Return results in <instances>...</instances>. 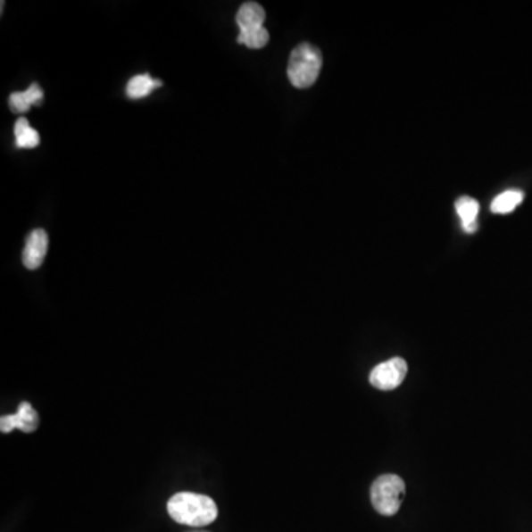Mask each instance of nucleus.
I'll list each match as a JSON object with an SVG mask.
<instances>
[{
	"label": "nucleus",
	"instance_id": "nucleus-1",
	"mask_svg": "<svg viewBox=\"0 0 532 532\" xmlns=\"http://www.w3.org/2000/svg\"><path fill=\"white\" fill-rule=\"evenodd\" d=\"M168 511L175 522L193 528L207 527L218 518L216 503L203 494H175L169 500Z\"/></svg>",
	"mask_w": 532,
	"mask_h": 532
},
{
	"label": "nucleus",
	"instance_id": "nucleus-2",
	"mask_svg": "<svg viewBox=\"0 0 532 532\" xmlns=\"http://www.w3.org/2000/svg\"><path fill=\"white\" fill-rule=\"evenodd\" d=\"M322 55L317 46L311 44L297 45L288 60V80L297 89H306L317 82L321 71Z\"/></svg>",
	"mask_w": 532,
	"mask_h": 532
},
{
	"label": "nucleus",
	"instance_id": "nucleus-3",
	"mask_svg": "<svg viewBox=\"0 0 532 532\" xmlns=\"http://www.w3.org/2000/svg\"><path fill=\"white\" fill-rule=\"evenodd\" d=\"M370 497L378 513L383 516L396 515L405 497V484L396 475H382L373 482Z\"/></svg>",
	"mask_w": 532,
	"mask_h": 532
},
{
	"label": "nucleus",
	"instance_id": "nucleus-4",
	"mask_svg": "<svg viewBox=\"0 0 532 532\" xmlns=\"http://www.w3.org/2000/svg\"><path fill=\"white\" fill-rule=\"evenodd\" d=\"M408 365L403 358H392L374 367L370 373V383L380 391H394L407 376Z\"/></svg>",
	"mask_w": 532,
	"mask_h": 532
},
{
	"label": "nucleus",
	"instance_id": "nucleus-5",
	"mask_svg": "<svg viewBox=\"0 0 532 532\" xmlns=\"http://www.w3.org/2000/svg\"><path fill=\"white\" fill-rule=\"evenodd\" d=\"M39 414L36 412L35 408L31 407L30 403H20L15 414L2 416L0 419V430L2 434H11L13 429H20L26 434H31L39 428Z\"/></svg>",
	"mask_w": 532,
	"mask_h": 532
},
{
	"label": "nucleus",
	"instance_id": "nucleus-6",
	"mask_svg": "<svg viewBox=\"0 0 532 532\" xmlns=\"http://www.w3.org/2000/svg\"><path fill=\"white\" fill-rule=\"evenodd\" d=\"M47 234L44 229H35L27 237L26 247L22 252V263L27 270H37L44 263L47 254Z\"/></svg>",
	"mask_w": 532,
	"mask_h": 532
},
{
	"label": "nucleus",
	"instance_id": "nucleus-7",
	"mask_svg": "<svg viewBox=\"0 0 532 532\" xmlns=\"http://www.w3.org/2000/svg\"><path fill=\"white\" fill-rule=\"evenodd\" d=\"M44 103V89L33 83L24 92H13L9 96V108L13 112H27L33 105H42Z\"/></svg>",
	"mask_w": 532,
	"mask_h": 532
},
{
	"label": "nucleus",
	"instance_id": "nucleus-8",
	"mask_svg": "<svg viewBox=\"0 0 532 532\" xmlns=\"http://www.w3.org/2000/svg\"><path fill=\"white\" fill-rule=\"evenodd\" d=\"M266 13L261 4L256 2H247L241 4L237 13V24L240 27V31L254 30L263 27Z\"/></svg>",
	"mask_w": 532,
	"mask_h": 532
},
{
	"label": "nucleus",
	"instance_id": "nucleus-9",
	"mask_svg": "<svg viewBox=\"0 0 532 532\" xmlns=\"http://www.w3.org/2000/svg\"><path fill=\"white\" fill-rule=\"evenodd\" d=\"M455 211L461 220V227L464 232L473 234L478 229V213H479V203L472 197H460L455 202Z\"/></svg>",
	"mask_w": 532,
	"mask_h": 532
},
{
	"label": "nucleus",
	"instance_id": "nucleus-10",
	"mask_svg": "<svg viewBox=\"0 0 532 532\" xmlns=\"http://www.w3.org/2000/svg\"><path fill=\"white\" fill-rule=\"evenodd\" d=\"M162 85H163L162 80H155V79L151 78L148 73L137 74V76H133L129 82H128L126 95H128L130 99L145 98V96H148L153 90L157 89V87H162Z\"/></svg>",
	"mask_w": 532,
	"mask_h": 532
},
{
	"label": "nucleus",
	"instance_id": "nucleus-11",
	"mask_svg": "<svg viewBox=\"0 0 532 532\" xmlns=\"http://www.w3.org/2000/svg\"><path fill=\"white\" fill-rule=\"evenodd\" d=\"M522 200H524L522 191L509 189V191H504V193L494 198L493 203H491V212L497 213V215H506V213L515 211L516 207L522 203Z\"/></svg>",
	"mask_w": 532,
	"mask_h": 532
},
{
	"label": "nucleus",
	"instance_id": "nucleus-12",
	"mask_svg": "<svg viewBox=\"0 0 532 532\" xmlns=\"http://www.w3.org/2000/svg\"><path fill=\"white\" fill-rule=\"evenodd\" d=\"M13 132H15V144L18 148H36L40 144L39 133L31 128L30 123L24 117L18 119Z\"/></svg>",
	"mask_w": 532,
	"mask_h": 532
},
{
	"label": "nucleus",
	"instance_id": "nucleus-13",
	"mask_svg": "<svg viewBox=\"0 0 532 532\" xmlns=\"http://www.w3.org/2000/svg\"><path fill=\"white\" fill-rule=\"evenodd\" d=\"M237 42L240 45H245L250 49H261L270 42V33H268L265 27L254 29V30L240 31Z\"/></svg>",
	"mask_w": 532,
	"mask_h": 532
},
{
	"label": "nucleus",
	"instance_id": "nucleus-14",
	"mask_svg": "<svg viewBox=\"0 0 532 532\" xmlns=\"http://www.w3.org/2000/svg\"><path fill=\"white\" fill-rule=\"evenodd\" d=\"M189 532H207V531H189Z\"/></svg>",
	"mask_w": 532,
	"mask_h": 532
}]
</instances>
